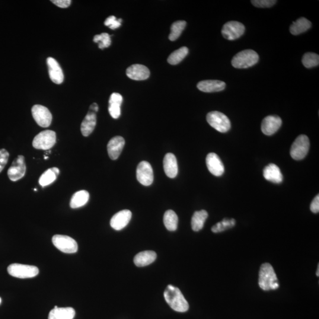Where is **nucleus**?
Returning <instances> with one entry per match:
<instances>
[{
	"label": "nucleus",
	"instance_id": "412c9836",
	"mask_svg": "<svg viewBox=\"0 0 319 319\" xmlns=\"http://www.w3.org/2000/svg\"><path fill=\"white\" fill-rule=\"evenodd\" d=\"M263 175L266 180L274 183H280L283 180L282 172L275 164L271 163L265 167Z\"/></svg>",
	"mask_w": 319,
	"mask_h": 319
},
{
	"label": "nucleus",
	"instance_id": "7c9ffc66",
	"mask_svg": "<svg viewBox=\"0 0 319 319\" xmlns=\"http://www.w3.org/2000/svg\"><path fill=\"white\" fill-rule=\"evenodd\" d=\"M186 25V22L183 20L177 21L172 24L170 34L168 36L169 40L171 41L177 40L182 33Z\"/></svg>",
	"mask_w": 319,
	"mask_h": 319
},
{
	"label": "nucleus",
	"instance_id": "0eeeda50",
	"mask_svg": "<svg viewBox=\"0 0 319 319\" xmlns=\"http://www.w3.org/2000/svg\"><path fill=\"white\" fill-rule=\"evenodd\" d=\"M310 142L308 136L306 135L299 136L293 143L290 149V155L296 160H300L304 159L308 155Z\"/></svg>",
	"mask_w": 319,
	"mask_h": 319
},
{
	"label": "nucleus",
	"instance_id": "473e14b6",
	"mask_svg": "<svg viewBox=\"0 0 319 319\" xmlns=\"http://www.w3.org/2000/svg\"><path fill=\"white\" fill-rule=\"evenodd\" d=\"M302 63L306 68H314L319 65V56L315 53H306L303 56Z\"/></svg>",
	"mask_w": 319,
	"mask_h": 319
},
{
	"label": "nucleus",
	"instance_id": "aec40b11",
	"mask_svg": "<svg viewBox=\"0 0 319 319\" xmlns=\"http://www.w3.org/2000/svg\"><path fill=\"white\" fill-rule=\"evenodd\" d=\"M163 167L165 174L169 178H174L178 173V165L176 158L172 153L165 155L163 160Z\"/></svg>",
	"mask_w": 319,
	"mask_h": 319
},
{
	"label": "nucleus",
	"instance_id": "f704fd0d",
	"mask_svg": "<svg viewBox=\"0 0 319 319\" xmlns=\"http://www.w3.org/2000/svg\"><path fill=\"white\" fill-rule=\"evenodd\" d=\"M94 41L95 43H99V48L101 49L109 47L111 44V37L106 33L96 35L94 38Z\"/></svg>",
	"mask_w": 319,
	"mask_h": 319
},
{
	"label": "nucleus",
	"instance_id": "ddd939ff",
	"mask_svg": "<svg viewBox=\"0 0 319 319\" xmlns=\"http://www.w3.org/2000/svg\"><path fill=\"white\" fill-rule=\"evenodd\" d=\"M206 162L207 168L210 173L215 176H221L224 173V165L219 156L214 153H210L207 155Z\"/></svg>",
	"mask_w": 319,
	"mask_h": 319
},
{
	"label": "nucleus",
	"instance_id": "72a5a7b5",
	"mask_svg": "<svg viewBox=\"0 0 319 319\" xmlns=\"http://www.w3.org/2000/svg\"><path fill=\"white\" fill-rule=\"evenodd\" d=\"M236 221L234 219L225 218L221 222L217 223L212 228V231L214 233H219L224 231L226 229L231 228L235 225Z\"/></svg>",
	"mask_w": 319,
	"mask_h": 319
},
{
	"label": "nucleus",
	"instance_id": "6ab92c4d",
	"mask_svg": "<svg viewBox=\"0 0 319 319\" xmlns=\"http://www.w3.org/2000/svg\"><path fill=\"white\" fill-rule=\"evenodd\" d=\"M197 87L200 91L210 93L223 91L226 87V84L224 82L218 80H206L199 82Z\"/></svg>",
	"mask_w": 319,
	"mask_h": 319
},
{
	"label": "nucleus",
	"instance_id": "58836bf2",
	"mask_svg": "<svg viewBox=\"0 0 319 319\" xmlns=\"http://www.w3.org/2000/svg\"><path fill=\"white\" fill-rule=\"evenodd\" d=\"M52 1L54 4L58 6L60 8H67L71 4V0H53Z\"/></svg>",
	"mask_w": 319,
	"mask_h": 319
},
{
	"label": "nucleus",
	"instance_id": "a878e982",
	"mask_svg": "<svg viewBox=\"0 0 319 319\" xmlns=\"http://www.w3.org/2000/svg\"><path fill=\"white\" fill-rule=\"evenodd\" d=\"M89 199V194L87 190L76 191L72 197L70 206L72 209L79 208L87 203Z\"/></svg>",
	"mask_w": 319,
	"mask_h": 319
},
{
	"label": "nucleus",
	"instance_id": "2f4dec72",
	"mask_svg": "<svg viewBox=\"0 0 319 319\" xmlns=\"http://www.w3.org/2000/svg\"><path fill=\"white\" fill-rule=\"evenodd\" d=\"M57 175L53 168H49L41 175L39 184L43 187L48 186L56 180Z\"/></svg>",
	"mask_w": 319,
	"mask_h": 319
},
{
	"label": "nucleus",
	"instance_id": "f257e3e1",
	"mask_svg": "<svg viewBox=\"0 0 319 319\" xmlns=\"http://www.w3.org/2000/svg\"><path fill=\"white\" fill-rule=\"evenodd\" d=\"M164 297L167 304L174 311L183 313L189 310V303L177 287L168 285L164 292Z\"/></svg>",
	"mask_w": 319,
	"mask_h": 319
},
{
	"label": "nucleus",
	"instance_id": "e433bc0d",
	"mask_svg": "<svg viewBox=\"0 0 319 319\" xmlns=\"http://www.w3.org/2000/svg\"><path fill=\"white\" fill-rule=\"evenodd\" d=\"M251 2L255 7L258 8H269L275 4L277 1H274V0H253Z\"/></svg>",
	"mask_w": 319,
	"mask_h": 319
},
{
	"label": "nucleus",
	"instance_id": "bb28decb",
	"mask_svg": "<svg viewBox=\"0 0 319 319\" xmlns=\"http://www.w3.org/2000/svg\"><path fill=\"white\" fill-rule=\"evenodd\" d=\"M208 217V213L205 210L196 211L191 218V228L195 232L199 231L203 228L206 220Z\"/></svg>",
	"mask_w": 319,
	"mask_h": 319
},
{
	"label": "nucleus",
	"instance_id": "b1692460",
	"mask_svg": "<svg viewBox=\"0 0 319 319\" xmlns=\"http://www.w3.org/2000/svg\"><path fill=\"white\" fill-rule=\"evenodd\" d=\"M157 255L153 251H145L137 254L134 258V263L137 267L149 266L156 260Z\"/></svg>",
	"mask_w": 319,
	"mask_h": 319
},
{
	"label": "nucleus",
	"instance_id": "ea45409f",
	"mask_svg": "<svg viewBox=\"0 0 319 319\" xmlns=\"http://www.w3.org/2000/svg\"><path fill=\"white\" fill-rule=\"evenodd\" d=\"M311 210L312 212L315 213H319V194L315 197V199L313 200L311 205Z\"/></svg>",
	"mask_w": 319,
	"mask_h": 319
},
{
	"label": "nucleus",
	"instance_id": "a19ab883",
	"mask_svg": "<svg viewBox=\"0 0 319 319\" xmlns=\"http://www.w3.org/2000/svg\"><path fill=\"white\" fill-rule=\"evenodd\" d=\"M98 105L97 103L92 104L91 105L90 108H89V110L94 111L95 113H97V112L98 111Z\"/></svg>",
	"mask_w": 319,
	"mask_h": 319
},
{
	"label": "nucleus",
	"instance_id": "cd10ccee",
	"mask_svg": "<svg viewBox=\"0 0 319 319\" xmlns=\"http://www.w3.org/2000/svg\"><path fill=\"white\" fill-rule=\"evenodd\" d=\"M312 27L310 21L305 17H301L293 22L290 27V33L293 35H299L308 31Z\"/></svg>",
	"mask_w": 319,
	"mask_h": 319
},
{
	"label": "nucleus",
	"instance_id": "a211bd4d",
	"mask_svg": "<svg viewBox=\"0 0 319 319\" xmlns=\"http://www.w3.org/2000/svg\"><path fill=\"white\" fill-rule=\"evenodd\" d=\"M125 145V140L121 136L114 137L110 140L107 145L108 155L112 160H117L119 158Z\"/></svg>",
	"mask_w": 319,
	"mask_h": 319
},
{
	"label": "nucleus",
	"instance_id": "393cba45",
	"mask_svg": "<svg viewBox=\"0 0 319 319\" xmlns=\"http://www.w3.org/2000/svg\"><path fill=\"white\" fill-rule=\"evenodd\" d=\"M75 311L72 308H58L55 306L49 313L48 319H73Z\"/></svg>",
	"mask_w": 319,
	"mask_h": 319
},
{
	"label": "nucleus",
	"instance_id": "f8f14e48",
	"mask_svg": "<svg viewBox=\"0 0 319 319\" xmlns=\"http://www.w3.org/2000/svg\"><path fill=\"white\" fill-rule=\"evenodd\" d=\"M26 171V165L23 156L19 155L12 162L7 171L8 176L11 181H16L24 176Z\"/></svg>",
	"mask_w": 319,
	"mask_h": 319
},
{
	"label": "nucleus",
	"instance_id": "5701e85b",
	"mask_svg": "<svg viewBox=\"0 0 319 319\" xmlns=\"http://www.w3.org/2000/svg\"><path fill=\"white\" fill-rule=\"evenodd\" d=\"M122 95L119 93L112 94L109 100V111L111 116L114 119H119L121 116V105L123 103Z\"/></svg>",
	"mask_w": 319,
	"mask_h": 319
},
{
	"label": "nucleus",
	"instance_id": "4be33fe9",
	"mask_svg": "<svg viewBox=\"0 0 319 319\" xmlns=\"http://www.w3.org/2000/svg\"><path fill=\"white\" fill-rule=\"evenodd\" d=\"M97 124V115L94 111L89 110L81 124V130L82 135L88 137L93 132Z\"/></svg>",
	"mask_w": 319,
	"mask_h": 319
},
{
	"label": "nucleus",
	"instance_id": "79ce46f5",
	"mask_svg": "<svg viewBox=\"0 0 319 319\" xmlns=\"http://www.w3.org/2000/svg\"><path fill=\"white\" fill-rule=\"evenodd\" d=\"M319 265H318V271H317V276L318 277H319Z\"/></svg>",
	"mask_w": 319,
	"mask_h": 319
},
{
	"label": "nucleus",
	"instance_id": "c85d7f7f",
	"mask_svg": "<svg viewBox=\"0 0 319 319\" xmlns=\"http://www.w3.org/2000/svg\"><path fill=\"white\" fill-rule=\"evenodd\" d=\"M178 217L173 210H168L165 212L163 218L164 224L168 231H175L178 226Z\"/></svg>",
	"mask_w": 319,
	"mask_h": 319
},
{
	"label": "nucleus",
	"instance_id": "9d476101",
	"mask_svg": "<svg viewBox=\"0 0 319 319\" xmlns=\"http://www.w3.org/2000/svg\"><path fill=\"white\" fill-rule=\"evenodd\" d=\"M32 116L38 125L41 127H48L52 121V115L46 107L35 105L31 109Z\"/></svg>",
	"mask_w": 319,
	"mask_h": 319
},
{
	"label": "nucleus",
	"instance_id": "c03bdc74",
	"mask_svg": "<svg viewBox=\"0 0 319 319\" xmlns=\"http://www.w3.org/2000/svg\"><path fill=\"white\" fill-rule=\"evenodd\" d=\"M1 302H2L1 299V298H0V305H1Z\"/></svg>",
	"mask_w": 319,
	"mask_h": 319
},
{
	"label": "nucleus",
	"instance_id": "423d86ee",
	"mask_svg": "<svg viewBox=\"0 0 319 319\" xmlns=\"http://www.w3.org/2000/svg\"><path fill=\"white\" fill-rule=\"evenodd\" d=\"M56 142V133L52 130H45L38 134L33 141L34 148L47 151L52 148Z\"/></svg>",
	"mask_w": 319,
	"mask_h": 319
},
{
	"label": "nucleus",
	"instance_id": "dca6fc26",
	"mask_svg": "<svg viewBox=\"0 0 319 319\" xmlns=\"http://www.w3.org/2000/svg\"><path fill=\"white\" fill-rule=\"evenodd\" d=\"M126 74L131 79L143 81L149 78L151 72L148 67L140 64H135L128 68Z\"/></svg>",
	"mask_w": 319,
	"mask_h": 319
},
{
	"label": "nucleus",
	"instance_id": "39448f33",
	"mask_svg": "<svg viewBox=\"0 0 319 319\" xmlns=\"http://www.w3.org/2000/svg\"><path fill=\"white\" fill-rule=\"evenodd\" d=\"M7 271L9 275L19 279L33 278L39 272L36 266L17 263L9 265Z\"/></svg>",
	"mask_w": 319,
	"mask_h": 319
},
{
	"label": "nucleus",
	"instance_id": "c9c22d12",
	"mask_svg": "<svg viewBox=\"0 0 319 319\" xmlns=\"http://www.w3.org/2000/svg\"><path fill=\"white\" fill-rule=\"evenodd\" d=\"M122 21V19H117L115 16L111 15L106 19V20L105 21L104 24L106 25V26L109 27L111 29L115 30L121 26Z\"/></svg>",
	"mask_w": 319,
	"mask_h": 319
},
{
	"label": "nucleus",
	"instance_id": "f3484780",
	"mask_svg": "<svg viewBox=\"0 0 319 319\" xmlns=\"http://www.w3.org/2000/svg\"><path fill=\"white\" fill-rule=\"evenodd\" d=\"M47 64L48 68H49L50 79L55 84H61L63 82L64 75L61 67L58 62L53 57H48Z\"/></svg>",
	"mask_w": 319,
	"mask_h": 319
},
{
	"label": "nucleus",
	"instance_id": "9b49d317",
	"mask_svg": "<svg viewBox=\"0 0 319 319\" xmlns=\"http://www.w3.org/2000/svg\"><path fill=\"white\" fill-rule=\"evenodd\" d=\"M137 178L140 183L149 186L154 180L153 168L149 162L143 161L140 162L137 168Z\"/></svg>",
	"mask_w": 319,
	"mask_h": 319
},
{
	"label": "nucleus",
	"instance_id": "1a4fd4ad",
	"mask_svg": "<svg viewBox=\"0 0 319 319\" xmlns=\"http://www.w3.org/2000/svg\"><path fill=\"white\" fill-rule=\"evenodd\" d=\"M245 30L244 25L240 22L230 21L223 25L222 36L229 40L239 39L244 34Z\"/></svg>",
	"mask_w": 319,
	"mask_h": 319
},
{
	"label": "nucleus",
	"instance_id": "20e7f679",
	"mask_svg": "<svg viewBox=\"0 0 319 319\" xmlns=\"http://www.w3.org/2000/svg\"><path fill=\"white\" fill-rule=\"evenodd\" d=\"M206 120L210 126L220 133L228 132L231 129L230 120L221 112H210L207 115Z\"/></svg>",
	"mask_w": 319,
	"mask_h": 319
},
{
	"label": "nucleus",
	"instance_id": "4c0bfd02",
	"mask_svg": "<svg viewBox=\"0 0 319 319\" xmlns=\"http://www.w3.org/2000/svg\"><path fill=\"white\" fill-rule=\"evenodd\" d=\"M8 158V152L5 149L0 150V173L7 164Z\"/></svg>",
	"mask_w": 319,
	"mask_h": 319
},
{
	"label": "nucleus",
	"instance_id": "6e6552de",
	"mask_svg": "<svg viewBox=\"0 0 319 319\" xmlns=\"http://www.w3.org/2000/svg\"><path fill=\"white\" fill-rule=\"evenodd\" d=\"M52 242L56 248L64 253L73 254L76 253L78 250L77 242L69 236L54 235Z\"/></svg>",
	"mask_w": 319,
	"mask_h": 319
},
{
	"label": "nucleus",
	"instance_id": "c756f323",
	"mask_svg": "<svg viewBox=\"0 0 319 319\" xmlns=\"http://www.w3.org/2000/svg\"><path fill=\"white\" fill-rule=\"evenodd\" d=\"M189 53V49L186 47L180 48L172 53L168 57L167 61L170 65H175L180 63Z\"/></svg>",
	"mask_w": 319,
	"mask_h": 319
},
{
	"label": "nucleus",
	"instance_id": "7ed1b4c3",
	"mask_svg": "<svg viewBox=\"0 0 319 319\" xmlns=\"http://www.w3.org/2000/svg\"><path fill=\"white\" fill-rule=\"evenodd\" d=\"M259 60V56L253 50L248 49L241 51L235 55L232 60V65L237 69L250 68L257 64Z\"/></svg>",
	"mask_w": 319,
	"mask_h": 319
},
{
	"label": "nucleus",
	"instance_id": "f03ea898",
	"mask_svg": "<svg viewBox=\"0 0 319 319\" xmlns=\"http://www.w3.org/2000/svg\"><path fill=\"white\" fill-rule=\"evenodd\" d=\"M259 286L265 291L276 290L280 285L273 267L269 263L261 266L259 273Z\"/></svg>",
	"mask_w": 319,
	"mask_h": 319
},
{
	"label": "nucleus",
	"instance_id": "37998d69",
	"mask_svg": "<svg viewBox=\"0 0 319 319\" xmlns=\"http://www.w3.org/2000/svg\"><path fill=\"white\" fill-rule=\"evenodd\" d=\"M48 159L47 156H44V159L47 160Z\"/></svg>",
	"mask_w": 319,
	"mask_h": 319
},
{
	"label": "nucleus",
	"instance_id": "4468645a",
	"mask_svg": "<svg viewBox=\"0 0 319 319\" xmlns=\"http://www.w3.org/2000/svg\"><path fill=\"white\" fill-rule=\"evenodd\" d=\"M132 218V213L129 210H123L115 214L111 218L110 225L115 230L120 231L129 224Z\"/></svg>",
	"mask_w": 319,
	"mask_h": 319
},
{
	"label": "nucleus",
	"instance_id": "2eb2a0df",
	"mask_svg": "<svg viewBox=\"0 0 319 319\" xmlns=\"http://www.w3.org/2000/svg\"><path fill=\"white\" fill-rule=\"evenodd\" d=\"M282 124V120L279 116H267L261 124V130L265 135L271 136L279 130Z\"/></svg>",
	"mask_w": 319,
	"mask_h": 319
}]
</instances>
